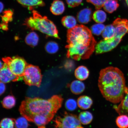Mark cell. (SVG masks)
<instances>
[{
  "mask_svg": "<svg viewBox=\"0 0 128 128\" xmlns=\"http://www.w3.org/2000/svg\"><path fill=\"white\" fill-rule=\"evenodd\" d=\"M63 98L54 95L46 100L39 98H26L22 102L19 111L22 116L39 126H44L53 119L62 107Z\"/></svg>",
  "mask_w": 128,
  "mask_h": 128,
  "instance_id": "1",
  "label": "cell"
},
{
  "mask_svg": "<svg viewBox=\"0 0 128 128\" xmlns=\"http://www.w3.org/2000/svg\"><path fill=\"white\" fill-rule=\"evenodd\" d=\"M66 46L68 58L79 60L88 59L95 50L96 42L91 30L85 26L77 25L69 29Z\"/></svg>",
  "mask_w": 128,
  "mask_h": 128,
  "instance_id": "2",
  "label": "cell"
},
{
  "mask_svg": "<svg viewBox=\"0 0 128 128\" xmlns=\"http://www.w3.org/2000/svg\"><path fill=\"white\" fill-rule=\"evenodd\" d=\"M98 85L106 100L114 104L120 102L128 88L124 74L119 68L113 67L101 70Z\"/></svg>",
  "mask_w": 128,
  "mask_h": 128,
  "instance_id": "3",
  "label": "cell"
},
{
  "mask_svg": "<svg viewBox=\"0 0 128 128\" xmlns=\"http://www.w3.org/2000/svg\"><path fill=\"white\" fill-rule=\"evenodd\" d=\"M33 16L26 19L24 25L32 30H37L49 36L59 38L58 31L53 22L42 16L37 11H32Z\"/></svg>",
  "mask_w": 128,
  "mask_h": 128,
  "instance_id": "4",
  "label": "cell"
},
{
  "mask_svg": "<svg viewBox=\"0 0 128 128\" xmlns=\"http://www.w3.org/2000/svg\"><path fill=\"white\" fill-rule=\"evenodd\" d=\"M25 84L29 86L39 87L40 86L42 75L38 67L32 65H28L23 76Z\"/></svg>",
  "mask_w": 128,
  "mask_h": 128,
  "instance_id": "5",
  "label": "cell"
},
{
  "mask_svg": "<svg viewBox=\"0 0 128 128\" xmlns=\"http://www.w3.org/2000/svg\"><path fill=\"white\" fill-rule=\"evenodd\" d=\"M2 60L14 74L23 78L24 72L28 65L24 60L20 57H14L4 58Z\"/></svg>",
  "mask_w": 128,
  "mask_h": 128,
  "instance_id": "6",
  "label": "cell"
},
{
  "mask_svg": "<svg viewBox=\"0 0 128 128\" xmlns=\"http://www.w3.org/2000/svg\"><path fill=\"white\" fill-rule=\"evenodd\" d=\"M54 121L56 128H75L81 126V123L76 115L66 112L63 116H57Z\"/></svg>",
  "mask_w": 128,
  "mask_h": 128,
  "instance_id": "7",
  "label": "cell"
},
{
  "mask_svg": "<svg viewBox=\"0 0 128 128\" xmlns=\"http://www.w3.org/2000/svg\"><path fill=\"white\" fill-rule=\"evenodd\" d=\"M123 37L119 34L116 33V36L114 38L100 41L96 45V54H103L112 50L119 44Z\"/></svg>",
  "mask_w": 128,
  "mask_h": 128,
  "instance_id": "8",
  "label": "cell"
},
{
  "mask_svg": "<svg viewBox=\"0 0 128 128\" xmlns=\"http://www.w3.org/2000/svg\"><path fill=\"white\" fill-rule=\"evenodd\" d=\"M23 79V78L20 77L14 74L6 64L4 63V66L0 68V79L1 82L5 84L12 81L20 80Z\"/></svg>",
  "mask_w": 128,
  "mask_h": 128,
  "instance_id": "9",
  "label": "cell"
},
{
  "mask_svg": "<svg viewBox=\"0 0 128 128\" xmlns=\"http://www.w3.org/2000/svg\"><path fill=\"white\" fill-rule=\"evenodd\" d=\"M92 9L86 8L82 10L77 15V19L80 23L87 24L92 20Z\"/></svg>",
  "mask_w": 128,
  "mask_h": 128,
  "instance_id": "10",
  "label": "cell"
},
{
  "mask_svg": "<svg viewBox=\"0 0 128 128\" xmlns=\"http://www.w3.org/2000/svg\"><path fill=\"white\" fill-rule=\"evenodd\" d=\"M114 108L120 115L126 114L128 116V88L120 103L118 106H114Z\"/></svg>",
  "mask_w": 128,
  "mask_h": 128,
  "instance_id": "11",
  "label": "cell"
},
{
  "mask_svg": "<svg viewBox=\"0 0 128 128\" xmlns=\"http://www.w3.org/2000/svg\"><path fill=\"white\" fill-rule=\"evenodd\" d=\"M65 10L64 4L63 2L60 0L54 1L50 8V12L56 15H61L64 12Z\"/></svg>",
  "mask_w": 128,
  "mask_h": 128,
  "instance_id": "12",
  "label": "cell"
},
{
  "mask_svg": "<svg viewBox=\"0 0 128 128\" xmlns=\"http://www.w3.org/2000/svg\"><path fill=\"white\" fill-rule=\"evenodd\" d=\"M78 105L81 109H88L92 106L93 101L90 97L86 96H81L78 98L77 100Z\"/></svg>",
  "mask_w": 128,
  "mask_h": 128,
  "instance_id": "13",
  "label": "cell"
},
{
  "mask_svg": "<svg viewBox=\"0 0 128 128\" xmlns=\"http://www.w3.org/2000/svg\"><path fill=\"white\" fill-rule=\"evenodd\" d=\"M70 87L72 92L75 95H79L82 93L85 89L84 83L78 80H76L72 82Z\"/></svg>",
  "mask_w": 128,
  "mask_h": 128,
  "instance_id": "14",
  "label": "cell"
},
{
  "mask_svg": "<svg viewBox=\"0 0 128 128\" xmlns=\"http://www.w3.org/2000/svg\"><path fill=\"white\" fill-rule=\"evenodd\" d=\"M74 74L77 79L83 81L87 79L88 77L89 72L86 67L82 66L76 69Z\"/></svg>",
  "mask_w": 128,
  "mask_h": 128,
  "instance_id": "15",
  "label": "cell"
},
{
  "mask_svg": "<svg viewBox=\"0 0 128 128\" xmlns=\"http://www.w3.org/2000/svg\"><path fill=\"white\" fill-rule=\"evenodd\" d=\"M18 2L24 6L32 9L36 6L42 7L45 6L43 0H16Z\"/></svg>",
  "mask_w": 128,
  "mask_h": 128,
  "instance_id": "16",
  "label": "cell"
},
{
  "mask_svg": "<svg viewBox=\"0 0 128 128\" xmlns=\"http://www.w3.org/2000/svg\"><path fill=\"white\" fill-rule=\"evenodd\" d=\"M119 6L117 0H107L104 4L103 7L106 12L111 14L116 11Z\"/></svg>",
  "mask_w": 128,
  "mask_h": 128,
  "instance_id": "17",
  "label": "cell"
},
{
  "mask_svg": "<svg viewBox=\"0 0 128 128\" xmlns=\"http://www.w3.org/2000/svg\"><path fill=\"white\" fill-rule=\"evenodd\" d=\"M116 31L114 25L110 24L106 26L102 33V36L105 40L114 38L116 36Z\"/></svg>",
  "mask_w": 128,
  "mask_h": 128,
  "instance_id": "18",
  "label": "cell"
},
{
  "mask_svg": "<svg viewBox=\"0 0 128 128\" xmlns=\"http://www.w3.org/2000/svg\"><path fill=\"white\" fill-rule=\"evenodd\" d=\"M62 22L64 26L69 29L74 28L76 25V19L72 16H65L62 18Z\"/></svg>",
  "mask_w": 128,
  "mask_h": 128,
  "instance_id": "19",
  "label": "cell"
},
{
  "mask_svg": "<svg viewBox=\"0 0 128 128\" xmlns=\"http://www.w3.org/2000/svg\"><path fill=\"white\" fill-rule=\"evenodd\" d=\"M81 124L87 125L90 124L93 119L92 113L88 111H84L80 114L78 116Z\"/></svg>",
  "mask_w": 128,
  "mask_h": 128,
  "instance_id": "20",
  "label": "cell"
},
{
  "mask_svg": "<svg viewBox=\"0 0 128 128\" xmlns=\"http://www.w3.org/2000/svg\"><path fill=\"white\" fill-rule=\"evenodd\" d=\"M26 42L28 45L34 47L38 44L39 38L38 35L34 32H32L27 35L25 40Z\"/></svg>",
  "mask_w": 128,
  "mask_h": 128,
  "instance_id": "21",
  "label": "cell"
},
{
  "mask_svg": "<svg viewBox=\"0 0 128 128\" xmlns=\"http://www.w3.org/2000/svg\"><path fill=\"white\" fill-rule=\"evenodd\" d=\"M106 13L102 10H97L93 14V19L97 23L102 24L104 23L106 20Z\"/></svg>",
  "mask_w": 128,
  "mask_h": 128,
  "instance_id": "22",
  "label": "cell"
},
{
  "mask_svg": "<svg viewBox=\"0 0 128 128\" xmlns=\"http://www.w3.org/2000/svg\"><path fill=\"white\" fill-rule=\"evenodd\" d=\"M16 99L13 96H8L4 98L2 102L3 106L7 109L13 108L16 104Z\"/></svg>",
  "mask_w": 128,
  "mask_h": 128,
  "instance_id": "23",
  "label": "cell"
},
{
  "mask_svg": "<svg viewBox=\"0 0 128 128\" xmlns=\"http://www.w3.org/2000/svg\"><path fill=\"white\" fill-rule=\"evenodd\" d=\"M116 122L119 128H128V116L126 114L120 115L116 118Z\"/></svg>",
  "mask_w": 128,
  "mask_h": 128,
  "instance_id": "24",
  "label": "cell"
},
{
  "mask_svg": "<svg viewBox=\"0 0 128 128\" xmlns=\"http://www.w3.org/2000/svg\"><path fill=\"white\" fill-rule=\"evenodd\" d=\"M46 50L50 54H54L58 50L59 46L57 43L53 41H50L47 43L45 46Z\"/></svg>",
  "mask_w": 128,
  "mask_h": 128,
  "instance_id": "25",
  "label": "cell"
},
{
  "mask_svg": "<svg viewBox=\"0 0 128 128\" xmlns=\"http://www.w3.org/2000/svg\"><path fill=\"white\" fill-rule=\"evenodd\" d=\"M105 28V25L103 24H96L91 27V31L93 34L99 36L103 32Z\"/></svg>",
  "mask_w": 128,
  "mask_h": 128,
  "instance_id": "26",
  "label": "cell"
},
{
  "mask_svg": "<svg viewBox=\"0 0 128 128\" xmlns=\"http://www.w3.org/2000/svg\"><path fill=\"white\" fill-rule=\"evenodd\" d=\"M15 120L10 118H5L2 120L0 122L1 128H14Z\"/></svg>",
  "mask_w": 128,
  "mask_h": 128,
  "instance_id": "27",
  "label": "cell"
},
{
  "mask_svg": "<svg viewBox=\"0 0 128 128\" xmlns=\"http://www.w3.org/2000/svg\"><path fill=\"white\" fill-rule=\"evenodd\" d=\"M28 120L24 117H20L15 120L16 128H28Z\"/></svg>",
  "mask_w": 128,
  "mask_h": 128,
  "instance_id": "28",
  "label": "cell"
},
{
  "mask_svg": "<svg viewBox=\"0 0 128 128\" xmlns=\"http://www.w3.org/2000/svg\"><path fill=\"white\" fill-rule=\"evenodd\" d=\"M78 103L76 101L73 99H69L66 101L65 104V108L69 111H73L77 107Z\"/></svg>",
  "mask_w": 128,
  "mask_h": 128,
  "instance_id": "29",
  "label": "cell"
},
{
  "mask_svg": "<svg viewBox=\"0 0 128 128\" xmlns=\"http://www.w3.org/2000/svg\"><path fill=\"white\" fill-rule=\"evenodd\" d=\"M13 12L10 10H6L3 12V15L1 16L2 23L8 24L12 20Z\"/></svg>",
  "mask_w": 128,
  "mask_h": 128,
  "instance_id": "30",
  "label": "cell"
},
{
  "mask_svg": "<svg viewBox=\"0 0 128 128\" xmlns=\"http://www.w3.org/2000/svg\"><path fill=\"white\" fill-rule=\"evenodd\" d=\"M107 0H86L88 2L90 3L95 6L96 10H100L103 7L104 4Z\"/></svg>",
  "mask_w": 128,
  "mask_h": 128,
  "instance_id": "31",
  "label": "cell"
},
{
  "mask_svg": "<svg viewBox=\"0 0 128 128\" xmlns=\"http://www.w3.org/2000/svg\"><path fill=\"white\" fill-rule=\"evenodd\" d=\"M66 1L69 7L74 8L80 5L82 0H66Z\"/></svg>",
  "mask_w": 128,
  "mask_h": 128,
  "instance_id": "32",
  "label": "cell"
},
{
  "mask_svg": "<svg viewBox=\"0 0 128 128\" xmlns=\"http://www.w3.org/2000/svg\"><path fill=\"white\" fill-rule=\"evenodd\" d=\"M0 95H2L4 93L6 90V85H5L4 83L1 82L0 83Z\"/></svg>",
  "mask_w": 128,
  "mask_h": 128,
  "instance_id": "33",
  "label": "cell"
},
{
  "mask_svg": "<svg viewBox=\"0 0 128 128\" xmlns=\"http://www.w3.org/2000/svg\"><path fill=\"white\" fill-rule=\"evenodd\" d=\"M1 28L4 30H8V24L2 23L1 24Z\"/></svg>",
  "mask_w": 128,
  "mask_h": 128,
  "instance_id": "34",
  "label": "cell"
},
{
  "mask_svg": "<svg viewBox=\"0 0 128 128\" xmlns=\"http://www.w3.org/2000/svg\"><path fill=\"white\" fill-rule=\"evenodd\" d=\"M0 12L1 13L2 12L3 9H4V4L2 2H0Z\"/></svg>",
  "mask_w": 128,
  "mask_h": 128,
  "instance_id": "35",
  "label": "cell"
},
{
  "mask_svg": "<svg viewBox=\"0 0 128 128\" xmlns=\"http://www.w3.org/2000/svg\"><path fill=\"white\" fill-rule=\"evenodd\" d=\"M4 63L3 64L1 61L0 62V68H2L4 66Z\"/></svg>",
  "mask_w": 128,
  "mask_h": 128,
  "instance_id": "36",
  "label": "cell"
},
{
  "mask_svg": "<svg viewBox=\"0 0 128 128\" xmlns=\"http://www.w3.org/2000/svg\"><path fill=\"white\" fill-rule=\"evenodd\" d=\"M38 128H46L45 126H38Z\"/></svg>",
  "mask_w": 128,
  "mask_h": 128,
  "instance_id": "37",
  "label": "cell"
},
{
  "mask_svg": "<svg viewBox=\"0 0 128 128\" xmlns=\"http://www.w3.org/2000/svg\"><path fill=\"white\" fill-rule=\"evenodd\" d=\"M75 128H83V127H82V126H78V127Z\"/></svg>",
  "mask_w": 128,
  "mask_h": 128,
  "instance_id": "38",
  "label": "cell"
},
{
  "mask_svg": "<svg viewBox=\"0 0 128 128\" xmlns=\"http://www.w3.org/2000/svg\"><path fill=\"white\" fill-rule=\"evenodd\" d=\"M126 4H127L128 6V0H125Z\"/></svg>",
  "mask_w": 128,
  "mask_h": 128,
  "instance_id": "39",
  "label": "cell"
},
{
  "mask_svg": "<svg viewBox=\"0 0 128 128\" xmlns=\"http://www.w3.org/2000/svg\"></svg>",
  "mask_w": 128,
  "mask_h": 128,
  "instance_id": "40",
  "label": "cell"
}]
</instances>
